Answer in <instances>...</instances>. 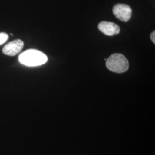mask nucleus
Listing matches in <instances>:
<instances>
[{"instance_id": "nucleus-5", "label": "nucleus", "mask_w": 155, "mask_h": 155, "mask_svg": "<svg viewBox=\"0 0 155 155\" xmlns=\"http://www.w3.org/2000/svg\"><path fill=\"white\" fill-rule=\"evenodd\" d=\"M98 27L101 32L109 36L117 35L120 32V27L113 22L102 21L98 24Z\"/></svg>"}, {"instance_id": "nucleus-4", "label": "nucleus", "mask_w": 155, "mask_h": 155, "mask_svg": "<svg viewBox=\"0 0 155 155\" xmlns=\"http://www.w3.org/2000/svg\"><path fill=\"white\" fill-rule=\"evenodd\" d=\"M24 47V43L20 39H16L9 43L4 47L2 51L5 55L15 56L22 50Z\"/></svg>"}, {"instance_id": "nucleus-1", "label": "nucleus", "mask_w": 155, "mask_h": 155, "mask_svg": "<svg viewBox=\"0 0 155 155\" xmlns=\"http://www.w3.org/2000/svg\"><path fill=\"white\" fill-rule=\"evenodd\" d=\"M18 61L27 66H39L45 64L48 61V58L42 52L32 49L27 50L20 54Z\"/></svg>"}, {"instance_id": "nucleus-2", "label": "nucleus", "mask_w": 155, "mask_h": 155, "mask_svg": "<svg viewBox=\"0 0 155 155\" xmlns=\"http://www.w3.org/2000/svg\"><path fill=\"white\" fill-rule=\"evenodd\" d=\"M106 66L111 71L118 74L126 72L129 68V61L121 54H114L106 59Z\"/></svg>"}, {"instance_id": "nucleus-7", "label": "nucleus", "mask_w": 155, "mask_h": 155, "mask_svg": "<svg viewBox=\"0 0 155 155\" xmlns=\"http://www.w3.org/2000/svg\"><path fill=\"white\" fill-rule=\"evenodd\" d=\"M155 31H153L152 33L150 35V39L152 40V41L155 44Z\"/></svg>"}, {"instance_id": "nucleus-3", "label": "nucleus", "mask_w": 155, "mask_h": 155, "mask_svg": "<svg viewBox=\"0 0 155 155\" xmlns=\"http://www.w3.org/2000/svg\"><path fill=\"white\" fill-rule=\"evenodd\" d=\"M113 13L116 18L123 22H127L132 16V9L127 4H118L113 6Z\"/></svg>"}, {"instance_id": "nucleus-6", "label": "nucleus", "mask_w": 155, "mask_h": 155, "mask_svg": "<svg viewBox=\"0 0 155 155\" xmlns=\"http://www.w3.org/2000/svg\"><path fill=\"white\" fill-rule=\"evenodd\" d=\"M8 35L5 33H0V45L4 44L8 39Z\"/></svg>"}]
</instances>
